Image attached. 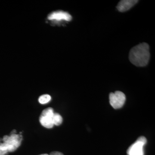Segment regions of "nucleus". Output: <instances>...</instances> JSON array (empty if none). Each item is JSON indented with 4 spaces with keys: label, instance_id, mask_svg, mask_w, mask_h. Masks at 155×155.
I'll return each mask as SVG.
<instances>
[{
    "label": "nucleus",
    "instance_id": "obj_8",
    "mask_svg": "<svg viewBox=\"0 0 155 155\" xmlns=\"http://www.w3.org/2000/svg\"><path fill=\"white\" fill-rule=\"evenodd\" d=\"M53 122L54 125L57 126L61 125L63 122V118L62 116L58 113H54L53 117Z\"/></svg>",
    "mask_w": 155,
    "mask_h": 155
},
{
    "label": "nucleus",
    "instance_id": "obj_1",
    "mask_svg": "<svg viewBox=\"0 0 155 155\" xmlns=\"http://www.w3.org/2000/svg\"><path fill=\"white\" fill-rule=\"evenodd\" d=\"M150 58L149 46L142 43L132 48L129 53L130 62L137 67H143L148 64Z\"/></svg>",
    "mask_w": 155,
    "mask_h": 155
},
{
    "label": "nucleus",
    "instance_id": "obj_6",
    "mask_svg": "<svg viewBox=\"0 0 155 155\" xmlns=\"http://www.w3.org/2000/svg\"><path fill=\"white\" fill-rule=\"evenodd\" d=\"M71 15L63 11H55L51 13L48 16V19L50 20H64L70 21L72 20Z\"/></svg>",
    "mask_w": 155,
    "mask_h": 155
},
{
    "label": "nucleus",
    "instance_id": "obj_7",
    "mask_svg": "<svg viewBox=\"0 0 155 155\" xmlns=\"http://www.w3.org/2000/svg\"><path fill=\"white\" fill-rule=\"evenodd\" d=\"M138 2L136 0H122L117 5V8L120 12H125L132 8Z\"/></svg>",
    "mask_w": 155,
    "mask_h": 155
},
{
    "label": "nucleus",
    "instance_id": "obj_10",
    "mask_svg": "<svg viewBox=\"0 0 155 155\" xmlns=\"http://www.w3.org/2000/svg\"><path fill=\"white\" fill-rule=\"evenodd\" d=\"M51 97L49 95L44 94L41 96L39 97L38 101L40 104H44L48 103L51 101Z\"/></svg>",
    "mask_w": 155,
    "mask_h": 155
},
{
    "label": "nucleus",
    "instance_id": "obj_9",
    "mask_svg": "<svg viewBox=\"0 0 155 155\" xmlns=\"http://www.w3.org/2000/svg\"><path fill=\"white\" fill-rule=\"evenodd\" d=\"M10 152L8 147L4 142H0V155H6Z\"/></svg>",
    "mask_w": 155,
    "mask_h": 155
},
{
    "label": "nucleus",
    "instance_id": "obj_4",
    "mask_svg": "<svg viewBox=\"0 0 155 155\" xmlns=\"http://www.w3.org/2000/svg\"><path fill=\"white\" fill-rule=\"evenodd\" d=\"M54 114V110L51 107L46 108L42 112L39 121L43 126L47 128H52L54 125L53 122Z\"/></svg>",
    "mask_w": 155,
    "mask_h": 155
},
{
    "label": "nucleus",
    "instance_id": "obj_3",
    "mask_svg": "<svg viewBox=\"0 0 155 155\" xmlns=\"http://www.w3.org/2000/svg\"><path fill=\"white\" fill-rule=\"evenodd\" d=\"M147 139L143 136L139 137L127 150L128 155H143V147L147 143Z\"/></svg>",
    "mask_w": 155,
    "mask_h": 155
},
{
    "label": "nucleus",
    "instance_id": "obj_12",
    "mask_svg": "<svg viewBox=\"0 0 155 155\" xmlns=\"http://www.w3.org/2000/svg\"><path fill=\"white\" fill-rule=\"evenodd\" d=\"M40 155H48V154H43Z\"/></svg>",
    "mask_w": 155,
    "mask_h": 155
},
{
    "label": "nucleus",
    "instance_id": "obj_5",
    "mask_svg": "<svg viewBox=\"0 0 155 155\" xmlns=\"http://www.w3.org/2000/svg\"><path fill=\"white\" fill-rule=\"evenodd\" d=\"M110 102L111 106L115 109H119L123 107L125 104L126 97L123 92L116 91L111 93L109 96Z\"/></svg>",
    "mask_w": 155,
    "mask_h": 155
},
{
    "label": "nucleus",
    "instance_id": "obj_11",
    "mask_svg": "<svg viewBox=\"0 0 155 155\" xmlns=\"http://www.w3.org/2000/svg\"><path fill=\"white\" fill-rule=\"evenodd\" d=\"M49 155H64V154L60 152L54 151L51 153Z\"/></svg>",
    "mask_w": 155,
    "mask_h": 155
},
{
    "label": "nucleus",
    "instance_id": "obj_2",
    "mask_svg": "<svg viewBox=\"0 0 155 155\" xmlns=\"http://www.w3.org/2000/svg\"><path fill=\"white\" fill-rule=\"evenodd\" d=\"M22 140V136L21 134H11L10 136H4L2 141L8 147L10 152H13L20 146Z\"/></svg>",
    "mask_w": 155,
    "mask_h": 155
}]
</instances>
